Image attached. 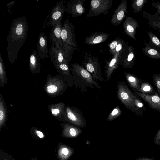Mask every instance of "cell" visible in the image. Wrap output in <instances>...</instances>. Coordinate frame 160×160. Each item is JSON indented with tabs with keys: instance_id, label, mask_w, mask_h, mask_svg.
<instances>
[{
	"instance_id": "6da1fadb",
	"label": "cell",
	"mask_w": 160,
	"mask_h": 160,
	"mask_svg": "<svg viewBox=\"0 0 160 160\" xmlns=\"http://www.w3.org/2000/svg\"><path fill=\"white\" fill-rule=\"evenodd\" d=\"M28 26L25 17L14 19L7 37V50L9 62L13 64L22 46L26 42Z\"/></svg>"
},
{
	"instance_id": "7a4b0ae2",
	"label": "cell",
	"mask_w": 160,
	"mask_h": 160,
	"mask_svg": "<svg viewBox=\"0 0 160 160\" xmlns=\"http://www.w3.org/2000/svg\"><path fill=\"white\" fill-rule=\"evenodd\" d=\"M70 70L73 76L74 85L76 89L82 93L87 92L88 88H101L96 80L82 65L77 62L73 63Z\"/></svg>"
},
{
	"instance_id": "3957f363",
	"label": "cell",
	"mask_w": 160,
	"mask_h": 160,
	"mask_svg": "<svg viewBox=\"0 0 160 160\" xmlns=\"http://www.w3.org/2000/svg\"><path fill=\"white\" fill-rule=\"evenodd\" d=\"M116 92L118 99L127 109L135 113L138 117L143 114V112L139 110L135 104V101L138 98L131 91L125 82L121 81L118 83Z\"/></svg>"
},
{
	"instance_id": "277c9868",
	"label": "cell",
	"mask_w": 160,
	"mask_h": 160,
	"mask_svg": "<svg viewBox=\"0 0 160 160\" xmlns=\"http://www.w3.org/2000/svg\"><path fill=\"white\" fill-rule=\"evenodd\" d=\"M68 87L64 79L60 75L52 76L48 75L43 88L48 95L56 97L62 94L67 90Z\"/></svg>"
},
{
	"instance_id": "5b68a950",
	"label": "cell",
	"mask_w": 160,
	"mask_h": 160,
	"mask_svg": "<svg viewBox=\"0 0 160 160\" xmlns=\"http://www.w3.org/2000/svg\"><path fill=\"white\" fill-rule=\"evenodd\" d=\"M128 44L120 50L116 51L112 58L105 61L104 74L107 81L111 79L112 75L122 64L128 52Z\"/></svg>"
},
{
	"instance_id": "8992f818",
	"label": "cell",
	"mask_w": 160,
	"mask_h": 160,
	"mask_svg": "<svg viewBox=\"0 0 160 160\" xmlns=\"http://www.w3.org/2000/svg\"><path fill=\"white\" fill-rule=\"evenodd\" d=\"M83 53L84 56L82 63L84 67L96 80L104 82L105 80L102 73L98 58L86 52H83Z\"/></svg>"
},
{
	"instance_id": "52a82bcc",
	"label": "cell",
	"mask_w": 160,
	"mask_h": 160,
	"mask_svg": "<svg viewBox=\"0 0 160 160\" xmlns=\"http://www.w3.org/2000/svg\"><path fill=\"white\" fill-rule=\"evenodd\" d=\"M64 122L70 123L79 128L86 125V120L82 112L74 106H66L64 114Z\"/></svg>"
},
{
	"instance_id": "ba28073f",
	"label": "cell",
	"mask_w": 160,
	"mask_h": 160,
	"mask_svg": "<svg viewBox=\"0 0 160 160\" xmlns=\"http://www.w3.org/2000/svg\"><path fill=\"white\" fill-rule=\"evenodd\" d=\"M112 0H92L87 17L106 15L111 8Z\"/></svg>"
},
{
	"instance_id": "9c48e42d",
	"label": "cell",
	"mask_w": 160,
	"mask_h": 160,
	"mask_svg": "<svg viewBox=\"0 0 160 160\" xmlns=\"http://www.w3.org/2000/svg\"><path fill=\"white\" fill-rule=\"evenodd\" d=\"M75 28L74 25L68 19L64 22L61 33L63 42L77 48L78 47L75 36Z\"/></svg>"
},
{
	"instance_id": "30bf717a",
	"label": "cell",
	"mask_w": 160,
	"mask_h": 160,
	"mask_svg": "<svg viewBox=\"0 0 160 160\" xmlns=\"http://www.w3.org/2000/svg\"><path fill=\"white\" fill-rule=\"evenodd\" d=\"M65 8L62 1L57 3L53 7L48 18V26H54L59 21H61L65 12Z\"/></svg>"
},
{
	"instance_id": "8fae6325",
	"label": "cell",
	"mask_w": 160,
	"mask_h": 160,
	"mask_svg": "<svg viewBox=\"0 0 160 160\" xmlns=\"http://www.w3.org/2000/svg\"><path fill=\"white\" fill-rule=\"evenodd\" d=\"M85 0H71L68 2L65 8V12L71 14L72 17H77L82 15L85 12L83 6Z\"/></svg>"
},
{
	"instance_id": "7c38bea8",
	"label": "cell",
	"mask_w": 160,
	"mask_h": 160,
	"mask_svg": "<svg viewBox=\"0 0 160 160\" xmlns=\"http://www.w3.org/2000/svg\"><path fill=\"white\" fill-rule=\"evenodd\" d=\"M127 10V2L126 0H122L115 10L110 22L115 26L120 25L126 17Z\"/></svg>"
},
{
	"instance_id": "4fadbf2b",
	"label": "cell",
	"mask_w": 160,
	"mask_h": 160,
	"mask_svg": "<svg viewBox=\"0 0 160 160\" xmlns=\"http://www.w3.org/2000/svg\"><path fill=\"white\" fill-rule=\"evenodd\" d=\"M134 92L137 96L146 102L149 107L160 112V96L157 92L151 95L136 91Z\"/></svg>"
},
{
	"instance_id": "5bb4252c",
	"label": "cell",
	"mask_w": 160,
	"mask_h": 160,
	"mask_svg": "<svg viewBox=\"0 0 160 160\" xmlns=\"http://www.w3.org/2000/svg\"><path fill=\"white\" fill-rule=\"evenodd\" d=\"M53 65L59 75L64 79L68 86L73 88L74 85L73 78L68 65L65 64H54Z\"/></svg>"
},
{
	"instance_id": "9a60e30c",
	"label": "cell",
	"mask_w": 160,
	"mask_h": 160,
	"mask_svg": "<svg viewBox=\"0 0 160 160\" xmlns=\"http://www.w3.org/2000/svg\"><path fill=\"white\" fill-rule=\"evenodd\" d=\"M123 26L124 33L130 38L135 40L136 29L139 27L136 20L132 17H127L123 23Z\"/></svg>"
},
{
	"instance_id": "2e32d148",
	"label": "cell",
	"mask_w": 160,
	"mask_h": 160,
	"mask_svg": "<svg viewBox=\"0 0 160 160\" xmlns=\"http://www.w3.org/2000/svg\"><path fill=\"white\" fill-rule=\"evenodd\" d=\"M62 27L61 21L59 22L52 27L49 36L50 42L58 49L62 42L61 37Z\"/></svg>"
},
{
	"instance_id": "e0dca14e",
	"label": "cell",
	"mask_w": 160,
	"mask_h": 160,
	"mask_svg": "<svg viewBox=\"0 0 160 160\" xmlns=\"http://www.w3.org/2000/svg\"><path fill=\"white\" fill-rule=\"evenodd\" d=\"M60 125L62 128V135L64 137L75 138L82 132L80 128L68 123L63 122L61 123Z\"/></svg>"
},
{
	"instance_id": "ac0fdd59",
	"label": "cell",
	"mask_w": 160,
	"mask_h": 160,
	"mask_svg": "<svg viewBox=\"0 0 160 160\" xmlns=\"http://www.w3.org/2000/svg\"><path fill=\"white\" fill-rule=\"evenodd\" d=\"M37 48L39 58L45 60L46 58H48V49L47 36L43 32L39 34L37 43Z\"/></svg>"
},
{
	"instance_id": "d6986e66",
	"label": "cell",
	"mask_w": 160,
	"mask_h": 160,
	"mask_svg": "<svg viewBox=\"0 0 160 160\" xmlns=\"http://www.w3.org/2000/svg\"><path fill=\"white\" fill-rule=\"evenodd\" d=\"M109 34L102 32H96L87 37L84 40V43L88 45H92L106 41L109 38Z\"/></svg>"
},
{
	"instance_id": "ffe728a7",
	"label": "cell",
	"mask_w": 160,
	"mask_h": 160,
	"mask_svg": "<svg viewBox=\"0 0 160 160\" xmlns=\"http://www.w3.org/2000/svg\"><path fill=\"white\" fill-rule=\"evenodd\" d=\"M66 106L64 103L60 102L48 105V110L52 115L59 121L64 122V114Z\"/></svg>"
},
{
	"instance_id": "44dd1931",
	"label": "cell",
	"mask_w": 160,
	"mask_h": 160,
	"mask_svg": "<svg viewBox=\"0 0 160 160\" xmlns=\"http://www.w3.org/2000/svg\"><path fill=\"white\" fill-rule=\"evenodd\" d=\"M50 58L53 64H65L69 65L61 52L55 46L51 45L49 49Z\"/></svg>"
},
{
	"instance_id": "7402d4cb",
	"label": "cell",
	"mask_w": 160,
	"mask_h": 160,
	"mask_svg": "<svg viewBox=\"0 0 160 160\" xmlns=\"http://www.w3.org/2000/svg\"><path fill=\"white\" fill-rule=\"evenodd\" d=\"M38 52L34 50L30 55L29 59V70L32 74H36L40 71L41 64Z\"/></svg>"
},
{
	"instance_id": "603a6c76",
	"label": "cell",
	"mask_w": 160,
	"mask_h": 160,
	"mask_svg": "<svg viewBox=\"0 0 160 160\" xmlns=\"http://www.w3.org/2000/svg\"><path fill=\"white\" fill-rule=\"evenodd\" d=\"M74 152L73 148L62 144L59 146L58 156L60 160H68Z\"/></svg>"
},
{
	"instance_id": "cb8c5ba5",
	"label": "cell",
	"mask_w": 160,
	"mask_h": 160,
	"mask_svg": "<svg viewBox=\"0 0 160 160\" xmlns=\"http://www.w3.org/2000/svg\"><path fill=\"white\" fill-rule=\"evenodd\" d=\"M62 53L64 57L69 63L72 59V55L77 48L73 47L62 42L58 49Z\"/></svg>"
},
{
	"instance_id": "d4e9b609",
	"label": "cell",
	"mask_w": 160,
	"mask_h": 160,
	"mask_svg": "<svg viewBox=\"0 0 160 160\" xmlns=\"http://www.w3.org/2000/svg\"><path fill=\"white\" fill-rule=\"evenodd\" d=\"M125 75L127 82L134 91L138 92L142 81L137 76L125 72Z\"/></svg>"
},
{
	"instance_id": "484cf974",
	"label": "cell",
	"mask_w": 160,
	"mask_h": 160,
	"mask_svg": "<svg viewBox=\"0 0 160 160\" xmlns=\"http://www.w3.org/2000/svg\"><path fill=\"white\" fill-rule=\"evenodd\" d=\"M8 109L1 93L0 94V129L5 125L8 118Z\"/></svg>"
},
{
	"instance_id": "4316f807",
	"label": "cell",
	"mask_w": 160,
	"mask_h": 160,
	"mask_svg": "<svg viewBox=\"0 0 160 160\" xmlns=\"http://www.w3.org/2000/svg\"><path fill=\"white\" fill-rule=\"evenodd\" d=\"M135 60V50L132 46H130L128 47V53L122 62V66L127 69L132 68Z\"/></svg>"
},
{
	"instance_id": "83f0119b",
	"label": "cell",
	"mask_w": 160,
	"mask_h": 160,
	"mask_svg": "<svg viewBox=\"0 0 160 160\" xmlns=\"http://www.w3.org/2000/svg\"><path fill=\"white\" fill-rule=\"evenodd\" d=\"M143 16L148 20V24L153 28L160 32V16L151 15L143 11Z\"/></svg>"
},
{
	"instance_id": "f1b7e54d",
	"label": "cell",
	"mask_w": 160,
	"mask_h": 160,
	"mask_svg": "<svg viewBox=\"0 0 160 160\" xmlns=\"http://www.w3.org/2000/svg\"><path fill=\"white\" fill-rule=\"evenodd\" d=\"M8 82V78L3 60L0 53V85L3 87Z\"/></svg>"
},
{
	"instance_id": "f546056e",
	"label": "cell",
	"mask_w": 160,
	"mask_h": 160,
	"mask_svg": "<svg viewBox=\"0 0 160 160\" xmlns=\"http://www.w3.org/2000/svg\"><path fill=\"white\" fill-rule=\"evenodd\" d=\"M145 44L146 47L143 49V52L147 56L153 59L160 58V52L155 49L151 48L146 42L145 43Z\"/></svg>"
},
{
	"instance_id": "4dcf8cb0",
	"label": "cell",
	"mask_w": 160,
	"mask_h": 160,
	"mask_svg": "<svg viewBox=\"0 0 160 160\" xmlns=\"http://www.w3.org/2000/svg\"><path fill=\"white\" fill-rule=\"evenodd\" d=\"M155 89L154 87L148 82L142 81L141 84L138 92L148 94L154 93Z\"/></svg>"
},
{
	"instance_id": "1f68e13d",
	"label": "cell",
	"mask_w": 160,
	"mask_h": 160,
	"mask_svg": "<svg viewBox=\"0 0 160 160\" xmlns=\"http://www.w3.org/2000/svg\"><path fill=\"white\" fill-rule=\"evenodd\" d=\"M132 2L131 7L135 13L141 11L145 3H148V1L146 0H132Z\"/></svg>"
},
{
	"instance_id": "d6a6232c",
	"label": "cell",
	"mask_w": 160,
	"mask_h": 160,
	"mask_svg": "<svg viewBox=\"0 0 160 160\" xmlns=\"http://www.w3.org/2000/svg\"><path fill=\"white\" fill-rule=\"evenodd\" d=\"M122 110L118 106H117L109 113L107 119L108 121L113 120L119 117L122 114Z\"/></svg>"
},
{
	"instance_id": "836d02e7",
	"label": "cell",
	"mask_w": 160,
	"mask_h": 160,
	"mask_svg": "<svg viewBox=\"0 0 160 160\" xmlns=\"http://www.w3.org/2000/svg\"><path fill=\"white\" fill-rule=\"evenodd\" d=\"M148 35L150 40L152 42L153 45L155 46L156 49H158L159 51H160V40L155 35L151 32H147Z\"/></svg>"
},
{
	"instance_id": "e575fe53",
	"label": "cell",
	"mask_w": 160,
	"mask_h": 160,
	"mask_svg": "<svg viewBox=\"0 0 160 160\" xmlns=\"http://www.w3.org/2000/svg\"><path fill=\"white\" fill-rule=\"evenodd\" d=\"M121 40L122 39L117 37L108 45L109 52L112 56L114 54L115 49Z\"/></svg>"
},
{
	"instance_id": "d590c367",
	"label": "cell",
	"mask_w": 160,
	"mask_h": 160,
	"mask_svg": "<svg viewBox=\"0 0 160 160\" xmlns=\"http://www.w3.org/2000/svg\"><path fill=\"white\" fill-rule=\"evenodd\" d=\"M152 78L154 85L157 88L160 89V74L158 73L154 74Z\"/></svg>"
},
{
	"instance_id": "8d00e7d4",
	"label": "cell",
	"mask_w": 160,
	"mask_h": 160,
	"mask_svg": "<svg viewBox=\"0 0 160 160\" xmlns=\"http://www.w3.org/2000/svg\"><path fill=\"white\" fill-rule=\"evenodd\" d=\"M33 131L34 133L40 138L42 139L44 138V135L41 131L34 128L33 129Z\"/></svg>"
},
{
	"instance_id": "74e56055",
	"label": "cell",
	"mask_w": 160,
	"mask_h": 160,
	"mask_svg": "<svg viewBox=\"0 0 160 160\" xmlns=\"http://www.w3.org/2000/svg\"><path fill=\"white\" fill-rule=\"evenodd\" d=\"M154 141L155 144L160 146V129H159L155 135Z\"/></svg>"
},
{
	"instance_id": "f35d334b",
	"label": "cell",
	"mask_w": 160,
	"mask_h": 160,
	"mask_svg": "<svg viewBox=\"0 0 160 160\" xmlns=\"http://www.w3.org/2000/svg\"><path fill=\"white\" fill-rule=\"evenodd\" d=\"M152 5L157 9V12L153 15H159L160 14V2L158 3L152 2Z\"/></svg>"
},
{
	"instance_id": "ab89813d",
	"label": "cell",
	"mask_w": 160,
	"mask_h": 160,
	"mask_svg": "<svg viewBox=\"0 0 160 160\" xmlns=\"http://www.w3.org/2000/svg\"><path fill=\"white\" fill-rule=\"evenodd\" d=\"M136 160H155L153 158H147L144 157H140L138 158Z\"/></svg>"
},
{
	"instance_id": "60d3db41",
	"label": "cell",
	"mask_w": 160,
	"mask_h": 160,
	"mask_svg": "<svg viewBox=\"0 0 160 160\" xmlns=\"http://www.w3.org/2000/svg\"><path fill=\"white\" fill-rule=\"evenodd\" d=\"M15 2V1H13L9 2V3L7 4V6L8 7V11L10 13H11V8Z\"/></svg>"
},
{
	"instance_id": "b9f144b4",
	"label": "cell",
	"mask_w": 160,
	"mask_h": 160,
	"mask_svg": "<svg viewBox=\"0 0 160 160\" xmlns=\"http://www.w3.org/2000/svg\"><path fill=\"white\" fill-rule=\"evenodd\" d=\"M157 89L158 93L160 94V89L158 88H157Z\"/></svg>"
}]
</instances>
